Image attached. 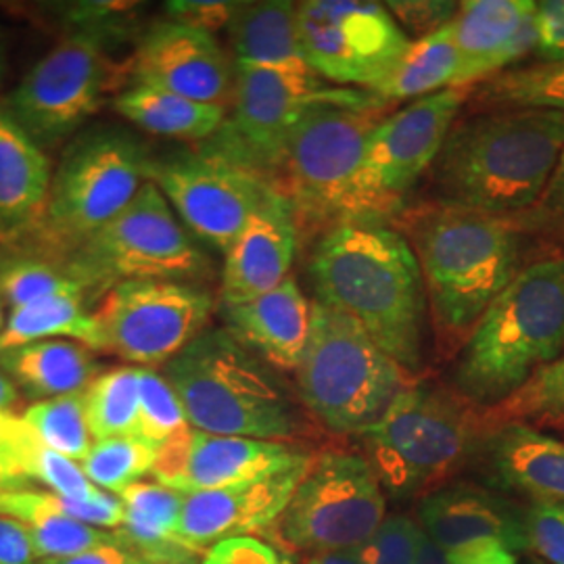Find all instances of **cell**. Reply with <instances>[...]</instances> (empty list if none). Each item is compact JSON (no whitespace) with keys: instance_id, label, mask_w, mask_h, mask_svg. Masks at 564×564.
Returning a JSON list of instances; mask_svg holds the SVG:
<instances>
[{"instance_id":"37","label":"cell","mask_w":564,"mask_h":564,"mask_svg":"<svg viewBox=\"0 0 564 564\" xmlns=\"http://www.w3.org/2000/svg\"><path fill=\"white\" fill-rule=\"evenodd\" d=\"M21 419L42 444L74 463H82L95 444L86 423L84 393L32 403Z\"/></svg>"},{"instance_id":"16","label":"cell","mask_w":564,"mask_h":564,"mask_svg":"<svg viewBox=\"0 0 564 564\" xmlns=\"http://www.w3.org/2000/svg\"><path fill=\"white\" fill-rule=\"evenodd\" d=\"M113 82L116 69L102 42L90 32H78L25 74L7 113L41 147L53 144L99 111Z\"/></svg>"},{"instance_id":"12","label":"cell","mask_w":564,"mask_h":564,"mask_svg":"<svg viewBox=\"0 0 564 564\" xmlns=\"http://www.w3.org/2000/svg\"><path fill=\"white\" fill-rule=\"evenodd\" d=\"M149 158L128 134L97 130L74 142L51 182L41 224L72 251L111 223L139 195Z\"/></svg>"},{"instance_id":"8","label":"cell","mask_w":564,"mask_h":564,"mask_svg":"<svg viewBox=\"0 0 564 564\" xmlns=\"http://www.w3.org/2000/svg\"><path fill=\"white\" fill-rule=\"evenodd\" d=\"M384 102L312 107L289 144L281 191L303 226L324 232L347 223H364L360 176L366 144L383 120Z\"/></svg>"},{"instance_id":"13","label":"cell","mask_w":564,"mask_h":564,"mask_svg":"<svg viewBox=\"0 0 564 564\" xmlns=\"http://www.w3.org/2000/svg\"><path fill=\"white\" fill-rule=\"evenodd\" d=\"M303 51L312 72L328 84L375 93L400 65L410 36L379 2H297Z\"/></svg>"},{"instance_id":"53","label":"cell","mask_w":564,"mask_h":564,"mask_svg":"<svg viewBox=\"0 0 564 564\" xmlns=\"http://www.w3.org/2000/svg\"><path fill=\"white\" fill-rule=\"evenodd\" d=\"M18 403V387L9 381L7 375L0 372V412H11Z\"/></svg>"},{"instance_id":"52","label":"cell","mask_w":564,"mask_h":564,"mask_svg":"<svg viewBox=\"0 0 564 564\" xmlns=\"http://www.w3.org/2000/svg\"><path fill=\"white\" fill-rule=\"evenodd\" d=\"M305 564H362L354 550L347 552H324V554H314Z\"/></svg>"},{"instance_id":"31","label":"cell","mask_w":564,"mask_h":564,"mask_svg":"<svg viewBox=\"0 0 564 564\" xmlns=\"http://www.w3.org/2000/svg\"><path fill=\"white\" fill-rule=\"evenodd\" d=\"M458 69L460 57L449 23L429 36L412 41L395 72L372 95L384 105L408 99L419 101L452 88Z\"/></svg>"},{"instance_id":"33","label":"cell","mask_w":564,"mask_h":564,"mask_svg":"<svg viewBox=\"0 0 564 564\" xmlns=\"http://www.w3.org/2000/svg\"><path fill=\"white\" fill-rule=\"evenodd\" d=\"M141 368L121 366L99 375L84 391L86 423L95 442L137 437Z\"/></svg>"},{"instance_id":"32","label":"cell","mask_w":564,"mask_h":564,"mask_svg":"<svg viewBox=\"0 0 564 564\" xmlns=\"http://www.w3.org/2000/svg\"><path fill=\"white\" fill-rule=\"evenodd\" d=\"M84 295H63L9 312L0 337V354L30 343L67 339L101 351V330L95 314L82 303Z\"/></svg>"},{"instance_id":"39","label":"cell","mask_w":564,"mask_h":564,"mask_svg":"<svg viewBox=\"0 0 564 564\" xmlns=\"http://www.w3.org/2000/svg\"><path fill=\"white\" fill-rule=\"evenodd\" d=\"M191 433L181 400L165 377L153 368H141V398L137 437L160 452Z\"/></svg>"},{"instance_id":"28","label":"cell","mask_w":564,"mask_h":564,"mask_svg":"<svg viewBox=\"0 0 564 564\" xmlns=\"http://www.w3.org/2000/svg\"><path fill=\"white\" fill-rule=\"evenodd\" d=\"M123 505V523L116 529L123 542L153 564H193L199 552L182 544L176 535L186 494L165 485H130L118 496Z\"/></svg>"},{"instance_id":"24","label":"cell","mask_w":564,"mask_h":564,"mask_svg":"<svg viewBox=\"0 0 564 564\" xmlns=\"http://www.w3.org/2000/svg\"><path fill=\"white\" fill-rule=\"evenodd\" d=\"M489 484L529 498L564 502V442L527 423L484 424L473 454Z\"/></svg>"},{"instance_id":"41","label":"cell","mask_w":564,"mask_h":564,"mask_svg":"<svg viewBox=\"0 0 564 564\" xmlns=\"http://www.w3.org/2000/svg\"><path fill=\"white\" fill-rule=\"evenodd\" d=\"M34 552L42 558H61L74 556L93 547L116 545L123 542L118 531H105L95 524L80 523L63 517H46L32 523L23 524Z\"/></svg>"},{"instance_id":"26","label":"cell","mask_w":564,"mask_h":564,"mask_svg":"<svg viewBox=\"0 0 564 564\" xmlns=\"http://www.w3.org/2000/svg\"><path fill=\"white\" fill-rule=\"evenodd\" d=\"M228 36L237 65L314 74L303 51L297 2H241L228 25Z\"/></svg>"},{"instance_id":"38","label":"cell","mask_w":564,"mask_h":564,"mask_svg":"<svg viewBox=\"0 0 564 564\" xmlns=\"http://www.w3.org/2000/svg\"><path fill=\"white\" fill-rule=\"evenodd\" d=\"M158 452L139 437L95 442L80 466L88 481L107 494H118L153 473Z\"/></svg>"},{"instance_id":"42","label":"cell","mask_w":564,"mask_h":564,"mask_svg":"<svg viewBox=\"0 0 564 564\" xmlns=\"http://www.w3.org/2000/svg\"><path fill=\"white\" fill-rule=\"evenodd\" d=\"M423 535L414 519L391 514L354 554L362 564H419Z\"/></svg>"},{"instance_id":"56","label":"cell","mask_w":564,"mask_h":564,"mask_svg":"<svg viewBox=\"0 0 564 564\" xmlns=\"http://www.w3.org/2000/svg\"><path fill=\"white\" fill-rule=\"evenodd\" d=\"M554 429H558V431H561V433H563V435H564V423L558 424V426H554Z\"/></svg>"},{"instance_id":"7","label":"cell","mask_w":564,"mask_h":564,"mask_svg":"<svg viewBox=\"0 0 564 564\" xmlns=\"http://www.w3.org/2000/svg\"><path fill=\"white\" fill-rule=\"evenodd\" d=\"M481 431L460 393L414 379L383 419L364 431L360 442L384 489L410 498L444 481L466 463Z\"/></svg>"},{"instance_id":"2","label":"cell","mask_w":564,"mask_h":564,"mask_svg":"<svg viewBox=\"0 0 564 564\" xmlns=\"http://www.w3.org/2000/svg\"><path fill=\"white\" fill-rule=\"evenodd\" d=\"M563 155V111H479L454 123L431 167L437 203L519 220L542 199Z\"/></svg>"},{"instance_id":"47","label":"cell","mask_w":564,"mask_h":564,"mask_svg":"<svg viewBox=\"0 0 564 564\" xmlns=\"http://www.w3.org/2000/svg\"><path fill=\"white\" fill-rule=\"evenodd\" d=\"M202 564H293L291 558L274 545L258 538L242 535L230 538L207 547Z\"/></svg>"},{"instance_id":"21","label":"cell","mask_w":564,"mask_h":564,"mask_svg":"<svg viewBox=\"0 0 564 564\" xmlns=\"http://www.w3.org/2000/svg\"><path fill=\"white\" fill-rule=\"evenodd\" d=\"M312 460L265 479L186 494L178 540L202 554L223 540L251 535L279 523Z\"/></svg>"},{"instance_id":"27","label":"cell","mask_w":564,"mask_h":564,"mask_svg":"<svg viewBox=\"0 0 564 564\" xmlns=\"http://www.w3.org/2000/svg\"><path fill=\"white\" fill-rule=\"evenodd\" d=\"M51 182V165L41 144L7 111H0V232L41 223Z\"/></svg>"},{"instance_id":"36","label":"cell","mask_w":564,"mask_h":564,"mask_svg":"<svg viewBox=\"0 0 564 564\" xmlns=\"http://www.w3.org/2000/svg\"><path fill=\"white\" fill-rule=\"evenodd\" d=\"M485 424L527 423L558 426L564 423V354L540 368L506 402L487 410Z\"/></svg>"},{"instance_id":"20","label":"cell","mask_w":564,"mask_h":564,"mask_svg":"<svg viewBox=\"0 0 564 564\" xmlns=\"http://www.w3.org/2000/svg\"><path fill=\"white\" fill-rule=\"evenodd\" d=\"M237 65L214 34L158 21L142 36L132 57V80L176 93L228 111L235 95Z\"/></svg>"},{"instance_id":"5","label":"cell","mask_w":564,"mask_h":564,"mask_svg":"<svg viewBox=\"0 0 564 564\" xmlns=\"http://www.w3.org/2000/svg\"><path fill=\"white\" fill-rule=\"evenodd\" d=\"M564 354V256L527 263L464 341L456 393L491 410Z\"/></svg>"},{"instance_id":"14","label":"cell","mask_w":564,"mask_h":564,"mask_svg":"<svg viewBox=\"0 0 564 564\" xmlns=\"http://www.w3.org/2000/svg\"><path fill=\"white\" fill-rule=\"evenodd\" d=\"M473 88H447L384 116L368 137L360 176L364 223H384L431 172Z\"/></svg>"},{"instance_id":"44","label":"cell","mask_w":564,"mask_h":564,"mask_svg":"<svg viewBox=\"0 0 564 564\" xmlns=\"http://www.w3.org/2000/svg\"><path fill=\"white\" fill-rule=\"evenodd\" d=\"M521 521L527 550L545 564H564V502H529Z\"/></svg>"},{"instance_id":"15","label":"cell","mask_w":564,"mask_h":564,"mask_svg":"<svg viewBox=\"0 0 564 564\" xmlns=\"http://www.w3.org/2000/svg\"><path fill=\"white\" fill-rule=\"evenodd\" d=\"M214 297L182 281H128L116 284L95 312L101 351L151 368L170 362L207 330Z\"/></svg>"},{"instance_id":"6","label":"cell","mask_w":564,"mask_h":564,"mask_svg":"<svg viewBox=\"0 0 564 564\" xmlns=\"http://www.w3.org/2000/svg\"><path fill=\"white\" fill-rule=\"evenodd\" d=\"M303 408L335 435H362L414 381L343 312L312 302V335L295 370Z\"/></svg>"},{"instance_id":"23","label":"cell","mask_w":564,"mask_h":564,"mask_svg":"<svg viewBox=\"0 0 564 564\" xmlns=\"http://www.w3.org/2000/svg\"><path fill=\"white\" fill-rule=\"evenodd\" d=\"M533 0H466L452 21L460 69L452 88H475L535 48Z\"/></svg>"},{"instance_id":"17","label":"cell","mask_w":564,"mask_h":564,"mask_svg":"<svg viewBox=\"0 0 564 564\" xmlns=\"http://www.w3.org/2000/svg\"><path fill=\"white\" fill-rule=\"evenodd\" d=\"M147 178L172 205L186 230L226 251L274 184L232 163L197 153L149 160Z\"/></svg>"},{"instance_id":"19","label":"cell","mask_w":564,"mask_h":564,"mask_svg":"<svg viewBox=\"0 0 564 564\" xmlns=\"http://www.w3.org/2000/svg\"><path fill=\"white\" fill-rule=\"evenodd\" d=\"M314 458L302 444L212 435L191 429L158 452L153 477L181 494L214 491L281 475Z\"/></svg>"},{"instance_id":"49","label":"cell","mask_w":564,"mask_h":564,"mask_svg":"<svg viewBox=\"0 0 564 564\" xmlns=\"http://www.w3.org/2000/svg\"><path fill=\"white\" fill-rule=\"evenodd\" d=\"M0 564H39L23 524L0 517Z\"/></svg>"},{"instance_id":"10","label":"cell","mask_w":564,"mask_h":564,"mask_svg":"<svg viewBox=\"0 0 564 564\" xmlns=\"http://www.w3.org/2000/svg\"><path fill=\"white\" fill-rule=\"evenodd\" d=\"M203 268L202 249L151 181L111 223L78 245L67 262L84 286L109 289L128 281H182Z\"/></svg>"},{"instance_id":"48","label":"cell","mask_w":564,"mask_h":564,"mask_svg":"<svg viewBox=\"0 0 564 564\" xmlns=\"http://www.w3.org/2000/svg\"><path fill=\"white\" fill-rule=\"evenodd\" d=\"M535 48L540 63L564 65V0H542L535 7Z\"/></svg>"},{"instance_id":"35","label":"cell","mask_w":564,"mask_h":564,"mask_svg":"<svg viewBox=\"0 0 564 564\" xmlns=\"http://www.w3.org/2000/svg\"><path fill=\"white\" fill-rule=\"evenodd\" d=\"M0 517L13 519L21 524L46 517H63L105 529H120L123 523V505L118 496H109L101 502H82L48 489L13 487L0 489Z\"/></svg>"},{"instance_id":"22","label":"cell","mask_w":564,"mask_h":564,"mask_svg":"<svg viewBox=\"0 0 564 564\" xmlns=\"http://www.w3.org/2000/svg\"><path fill=\"white\" fill-rule=\"evenodd\" d=\"M297 245L295 209L281 188H272L224 251L223 305L249 302L291 279Z\"/></svg>"},{"instance_id":"54","label":"cell","mask_w":564,"mask_h":564,"mask_svg":"<svg viewBox=\"0 0 564 564\" xmlns=\"http://www.w3.org/2000/svg\"><path fill=\"white\" fill-rule=\"evenodd\" d=\"M7 303L2 300V295H0V337H2V330H4V324H7V318H9V314H7Z\"/></svg>"},{"instance_id":"25","label":"cell","mask_w":564,"mask_h":564,"mask_svg":"<svg viewBox=\"0 0 564 564\" xmlns=\"http://www.w3.org/2000/svg\"><path fill=\"white\" fill-rule=\"evenodd\" d=\"M226 330L279 372H295L312 335V302L295 279L249 302L223 305Z\"/></svg>"},{"instance_id":"1","label":"cell","mask_w":564,"mask_h":564,"mask_svg":"<svg viewBox=\"0 0 564 564\" xmlns=\"http://www.w3.org/2000/svg\"><path fill=\"white\" fill-rule=\"evenodd\" d=\"M307 274L316 302L351 318L405 372H421L429 303L405 235L384 223L339 224L314 245Z\"/></svg>"},{"instance_id":"11","label":"cell","mask_w":564,"mask_h":564,"mask_svg":"<svg viewBox=\"0 0 564 564\" xmlns=\"http://www.w3.org/2000/svg\"><path fill=\"white\" fill-rule=\"evenodd\" d=\"M384 519L372 464L358 452L328 449L314 456L276 524L284 542L314 556L360 547Z\"/></svg>"},{"instance_id":"4","label":"cell","mask_w":564,"mask_h":564,"mask_svg":"<svg viewBox=\"0 0 564 564\" xmlns=\"http://www.w3.org/2000/svg\"><path fill=\"white\" fill-rule=\"evenodd\" d=\"M191 429L297 444L310 419L279 370L263 362L226 328H207L163 366Z\"/></svg>"},{"instance_id":"18","label":"cell","mask_w":564,"mask_h":564,"mask_svg":"<svg viewBox=\"0 0 564 564\" xmlns=\"http://www.w3.org/2000/svg\"><path fill=\"white\" fill-rule=\"evenodd\" d=\"M424 533L464 564H519L524 544L521 508L473 484L431 491L419 506Z\"/></svg>"},{"instance_id":"40","label":"cell","mask_w":564,"mask_h":564,"mask_svg":"<svg viewBox=\"0 0 564 564\" xmlns=\"http://www.w3.org/2000/svg\"><path fill=\"white\" fill-rule=\"evenodd\" d=\"M84 291L86 286L67 268L53 263L21 258L0 265V295L9 312L63 295H84Z\"/></svg>"},{"instance_id":"34","label":"cell","mask_w":564,"mask_h":564,"mask_svg":"<svg viewBox=\"0 0 564 564\" xmlns=\"http://www.w3.org/2000/svg\"><path fill=\"white\" fill-rule=\"evenodd\" d=\"M481 111L487 109H556L564 113V65L538 63L512 67L475 88Z\"/></svg>"},{"instance_id":"30","label":"cell","mask_w":564,"mask_h":564,"mask_svg":"<svg viewBox=\"0 0 564 564\" xmlns=\"http://www.w3.org/2000/svg\"><path fill=\"white\" fill-rule=\"evenodd\" d=\"M113 107L121 118L137 123L144 132L178 141L205 142L226 120L223 107L193 101L147 84H132L118 95Z\"/></svg>"},{"instance_id":"43","label":"cell","mask_w":564,"mask_h":564,"mask_svg":"<svg viewBox=\"0 0 564 564\" xmlns=\"http://www.w3.org/2000/svg\"><path fill=\"white\" fill-rule=\"evenodd\" d=\"M514 223L531 241L547 247L552 256H564V155L542 199Z\"/></svg>"},{"instance_id":"29","label":"cell","mask_w":564,"mask_h":564,"mask_svg":"<svg viewBox=\"0 0 564 564\" xmlns=\"http://www.w3.org/2000/svg\"><path fill=\"white\" fill-rule=\"evenodd\" d=\"M0 366L21 389L42 400L80 395L99 377L90 349L67 339L15 347L0 354Z\"/></svg>"},{"instance_id":"45","label":"cell","mask_w":564,"mask_h":564,"mask_svg":"<svg viewBox=\"0 0 564 564\" xmlns=\"http://www.w3.org/2000/svg\"><path fill=\"white\" fill-rule=\"evenodd\" d=\"M389 13L402 25L403 32L410 30L419 34V39L429 36L456 20L460 11V2H435V0H414V2H387Z\"/></svg>"},{"instance_id":"46","label":"cell","mask_w":564,"mask_h":564,"mask_svg":"<svg viewBox=\"0 0 564 564\" xmlns=\"http://www.w3.org/2000/svg\"><path fill=\"white\" fill-rule=\"evenodd\" d=\"M241 2H224V0H172L165 2L167 20L182 25L214 34L218 30H228Z\"/></svg>"},{"instance_id":"51","label":"cell","mask_w":564,"mask_h":564,"mask_svg":"<svg viewBox=\"0 0 564 564\" xmlns=\"http://www.w3.org/2000/svg\"><path fill=\"white\" fill-rule=\"evenodd\" d=\"M9 423H11V412H0V489L25 487L13 463L11 442H9Z\"/></svg>"},{"instance_id":"50","label":"cell","mask_w":564,"mask_h":564,"mask_svg":"<svg viewBox=\"0 0 564 564\" xmlns=\"http://www.w3.org/2000/svg\"><path fill=\"white\" fill-rule=\"evenodd\" d=\"M39 564H153L149 563L141 552H137L132 545L121 542L116 545H101L93 547L74 556H61V558H42Z\"/></svg>"},{"instance_id":"9","label":"cell","mask_w":564,"mask_h":564,"mask_svg":"<svg viewBox=\"0 0 564 564\" xmlns=\"http://www.w3.org/2000/svg\"><path fill=\"white\" fill-rule=\"evenodd\" d=\"M237 65V63H235ZM375 95L328 84L316 74L237 65L235 95L220 130L202 153L232 163L281 188L289 144L303 116L323 102L368 105Z\"/></svg>"},{"instance_id":"55","label":"cell","mask_w":564,"mask_h":564,"mask_svg":"<svg viewBox=\"0 0 564 564\" xmlns=\"http://www.w3.org/2000/svg\"><path fill=\"white\" fill-rule=\"evenodd\" d=\"M4 67H7V55H4V44L0 41V76L4 74Z\"/></svg>"},{"instance_id":"3","label":"cell","mask_w":564,"mask_h":564,"mask_svg":"<svg viewBox=\"0 0 564 564\" xmlns=\"http://www.w3.org/2000/svg\"><path fill=\"white\" fill-rule=\"evenodd\" d=\"M429 316L444 345L468 339L487 307L524 270L531 239L514 220L433 203L408 218Z\"/></svg>"}]
</instances>
